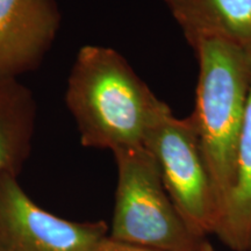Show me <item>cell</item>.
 <instances>
[{"mask_svg":"<svg viewBox=\"0 0 251 251\" xmlns=\"http://www.w3.org/2000/svg\"><path fill=\"white\" fill-rule=\"evenodd\" d=\"M192 251H215L214 248H213L211 244L208 242H206V241H202L201 243L198 246L196 249H193Z\"/></svg>","mask_w":251,"mask_h":251,"instance_id":"cell-11","label":"cell"},{"mask_svg":"<svg viewBox=\"0 0 251 251\" xmlns=\"http://www.w3.org/2000/svg\"><path fill=\"white\" fill-rule=\"evenodd\" d=\"M65 103L91 148L144 146L147 135L171 112L114 49L84 46L72 65Z\"/></svg>","mask_w":251,"mask_h":251,"instance_id":"cell-1","label":"cell"},{"mask_svg":"<svg viewBox=\"0 0 251 251\" xmlns=\"http://www.w3.org/2000/svg\"><path fill=\"white\" fill-rule=\"evenodd\" d=\"M113 153L118 186L112 238L163 251H192L205 241L180 218L163 185L155 157L146 147Z\"/></svg>","mask_w":251,"mask_h":251,"instance_id":"cell-3","label":"cell"},{"mask_svg":"<svg viewBox=\"0 0 251 251\" xmlns=\"http://www.w3.org/2000/svg\"><path fill=\"white\" fill-rule=\"evenodd\" d=\"M56 0H0V78L36 69L61 27Z\"/></svg>","mask_w":251,"mask_h":251,"instance_id":"cell-6","label":"cell"},{"mask_svg":"<svg viewBox=\"0 0 251 251\" xmlns=\"http://www.w3.org/2000/svg\"><path fill=\"white\" fill-rule=\"evenodd\" d=\"M248 251H251V243H250V247H249V250H248Z\"/></svg>","mask_w":251,"mask_h":251,"instance_id":"cell-12","label":"cell"},{"mask_svg":"<svg viewBox=\"0 0 251 251\" xmlns=\"http://www.w3.org/2000/svg\"><path fill=\"white\" fill-rule=\"evenodd\" d=\"M0 251H1V249H0Z\"/></svg>","mask_w":251,"mask_h":251,"instance_id":"cell-13","label":"cell"},{"mask_svg":"<svg viewBox=\"0 0 251 251\" xmlns=\"http://www.w3.org/2000/svg\"><path fill=\"white\" fill-rule=\"evenodd\" d=\"M144 147L155 157L163 185L187 228L200 238L215 234L221 206L193 115L166 114L147 135Z\"/></svg>","mask_w":251,"mask_h":251,"instance_id":"cell-4","label":"cell"},{"mask_svg":"<svg viewBox=\"0 0 251 251\" xmlns=\"http://www.w3.org/2000/svg\"><path fill=\"white\" fill-rule=\"evenodd\" d=\"M105 222L79 224L40 208L14 174L0 175L1 251H92L106 237Z\"/></svg>","mask_w":251,"mask_h":251,"instance_id":"cell-5","label":"cell"},{"mask_svg":"<svg viewBox=\"0 0 251 251\" xmlns=\"http://www.w3.org/2000/svg\"><path fill=\"white\" fill-rule=\"evenodd\" d=\"M191 46L226 40L251 48V0H163Z\"/></svg>","mask_w":251,"mask_h":251,"instance_id":"cell-7","label":"cell"},{"mask_svg":"<svg viewBox=\"0 0 251 251\" xmlns=\"http://www.w3.org/2000/svg\"><path fill=\"white\" fill-rule=\"evenodd\" d=\"M92 251H163V250L151 249V248L141 247V246H136V244L122 242V241H118L112 237L106 236Z\"/></svg>","mask_w":251,"mask_h":251,"instance_id":"cell-10","label":"cell"},{"mask_svg":"<svg viewBox=\"0 0 251 251\" xmlns=\"http://www.w3.org/2000/svg\"><path fill=\"white\" fill-rule=\"evenodd\" d=\"M33 94L15 78H0V175H15L35 129Z\"/></svg>","mask_w":251,"mask_h":251,"instance_id":"cell-8","label":"cell"},{"mask_svg":"<svg viewBox=\"0 0 251 251\" xmlns=\"http://www.w3.org/2000/svg\"><path fill=\"white\" fill-rule=\"evenodd\" d=\"M249 50L251 58V48ZM215 234L234 251L251 243V86L237 146L235 183Z\"/></svg>","mask_w":251,"mask_h":251,"instance_id":"cell-9","label":"cell"},{"mask_svg":"<svg viewBox=\"0 0 251 251\" xmlns=\"http://www.w3.org/2000/svg\"><path fill=\"white\" fill-rule=\"evenodd\" d=\"M193 49L199 59V79L192 115L222 214L235 183L251 58L247 48L226 40L200 41Z\"/></svg>","mask_w":251,"mask_h":251,"instance_id":"cell-2","label":"cell"}]
</instances>
